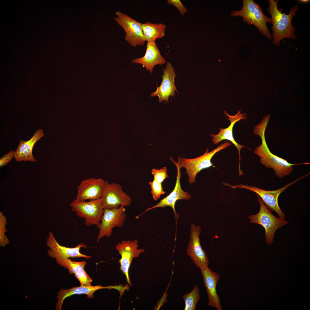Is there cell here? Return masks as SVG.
Listing matches in <instances>:
<instances>
[{
	"label": "cell",
	"instance_id": "obj_6",
	"mask_svg": "<svg viewBox=\"0 0 310 310\" xmlns=\"http://www.w3.org/2000/svg\"><path fill=\"white\" fill-rule=\"evenodd\" d=\"M46 243L49 248L47 254L55 259L57 263L60 266L66 268V263L69 258L84 257L88 259L92 256L82 253L81 248H86L87 245L84 243L79 244L75 247L70 248L60 245L57 241L52 232H50L47 237Z\"/></svg>",
	"mask_w": 310,
	"mask_h": 310
},
{
	"label": "cell",
	"instance_id": "obj_12",
	"mask_svg": "<svg viewBox=\"0 0 310 310\" xmlns=\"http://www.w3.org/2000/svg\"><path fill=\"white\" fill-rule=\"evenodd\" d=\"M138 241L137 239L133 240H124L119 242L115 246L116 250L121 256L119 261L120 269L126 277L127 281L131 286L130 280L129 270L131 262L134 258L138 257L141 253L145 252L143 249H138Z\"/></svg>",
	"mask_w": 310,
	"mask_h": 310
},
{
	"label": "cell",
	"instance_id": "obj_7",
	"mask_svg": "<svg viewBox=\"0 0 310 310\" xmlns=\"http://www.w3.org/2000/svg\"><path fill=\"white\" fill-rule=\"evenodd\" d=\"M70 205L78 217L85 219L86 226L96 225L100 222L104 210L101 197L88 202L75 199Z\"/></svg>",
	"mask_w": 310,
	"mask_h": 310
},
{
	"label": "cell",
	"instance_id": "obj_15",
	"mask_svg": "<svg viewBox=\"0 0 310 310\" xmlns=\"http://www.w3.org/2000/svg\"><path fill=\"white\" fill-rule=\"evenodd\" d=\"M105 181L101 178H90L83 180L77 188L75 199L86 201L96 199L101 197Z\"/></svg>",
	"mask_w": 310,
	"mask_h": 310
},
{
	"label": "cell",
	"instance_id": "obj_5",
	"mask_svg": "<svg viewBox=\"0 0 310 310\" xmlns=\"http://www.w3.org/2000/svg\"><path fill=\"white\" fill-rule=\"evenodd\" d=\"M260 205V209L258 213L251 215L248 217L250 222L256 223L262 226L265 230V237L267 244L271 245L274 242L275 232L279 228L288 224L287 220L280 217H276L273 214L271 210L264 204L259 197L257 195Z\"/></svg>",
	"mask_w": 310,
	"mask_h": 310
},
{
	"label": "cell",
	"instance_id": "obj_28",
	"mask_svg": "<svg viewBox=\"0 0 310 310\" xmlns=\"http://www.w3.org/2000/svg\"><path fill=\"white\" fill-rule=\"evenodd\" d=\"M75 276L80 281L81 286H91V283L92 281V280L84 270L75 273Z\"/></svg>",
	"mask_w": 310,
	"mask_h": 310
},
{
	"label": "cell",
	"instance_id": "obj_3",
	"mask_svg": "<svg viewBox=\"0 0 310 310\" xmlns=\"http://www.w3.org/2000/svg\"><path fill=\"white\" fill-rule=\"evenodd\" d=\"M232 144L229 142L226 141L218 146L212 151L208 152L207 148L205 152L202 155L193 158H187L178 157L177 161L170 157V160L180 168H185L189 177L188 181L190 184L195 182L197 174L202 170L214 166L211 162V160L217 152L231 146Z\"/></svg>",
	"mask_w": 310,
	"mask_h": 310
},
{
	"label": "cell",
	"instance_id": "obj_22",
	"mask_svg": "<svg viewBox=\"0 0 310 310\" xmlns=\"http://www.w3.org/2000/svg\"><path fill=\"white\" fill-rule=\"evenodd\" d=\"M142 25L143 33L147 42H156V39L165 36L166 26L164 24L147 22Z\"/></svg>",
	"mask_w": 310,
	"mask_h": 310
},
{
	"label": "cell",
	"instance_id": "obj_10",
	"mask_svg": "<svg viewBox=\"0 0 310 310\" xmlns=\"http://www.w3.org/2000/svg\"><path fill=\"white\" fill-rule=\"evenodd\" d=\"M125 211L123 206L117 208L104 209L100 221L96 225L99 230L97 242L104 237H110L114 228L123 226L127 217Z\"/></svg>",
	"mask_w": 310,
	"mask_h": 310
},
{
	"label": "cell",
	"instance_id": "obj_25",
	"mask_svg": "<svg viewBox=\"0 0 310 310\" xmlns=\"http://www.w3.org/2000/svg\"><path fill=\"white\" fill-rule=\"evenodd\" d=\"M149 183L150 185L151 192L154 200H157L158 198H160L162 195L165 193V192L163 190L162 187L161 183L154 179L152 181H149Z\"/></svg>",
	"mask_w": 310,
	"mask_h": 310
},
{
	"label": "cell",
	"instance_id": "obj_23",
	"mask_svg": "<svg viewBox=\"0 0 310 310\" xmlns=\"http://www.w3.org/2000/svg\"><path fill=\"white\" fill-rule=\"evenodd\" d=\"M185 304L184 310H195L197 303L201 298L199 290L197 285H195L193 290L188 294L183 296Z\"/></svg>",
	"mask_w": 310,
	"mask_h": 310
},
{
	"label": "cell",
	"instance_id": "obj_11",
	"mask_svg": "<svg viewBox=\"0 0 310 310\" xmlns=\"http://www.w3.org/2000/svg\"><path fill=\"white\" fill-rule=\"evenodd\" d=\"M101 198L104 209L117 208L121 206L131 205L132 199L122 189L119 183H110L105 181Z\"/></svg>",
	"mask_w": 310,
	"mask_h": 310
},
{
	"label": "cell",
	"instance_id": "obj_26",
	"mask_svg": "<svg viewBox=\"0 0 310 310\" xmlns=\"http://www.w3.org/2000/svg\"><path fill=\"white\" fill-rule=\"evenodd\" d=\"M86 264V261L76 262L68 259L66 263V268L68 270L69 273L72 274L84 270Z\"/></svg>",
	"mask_w": 310,
	"mask_h": 310
},
{
	"label": "cell",
	"instance_id": "obj_13",
	"mask_svg": "<svg viewBox=\"0 0 310 310\" xmlns=\"http://www.w3.org/2000/svg\"><path fill=\"white\" fill-rule=\"evenodd\" d=\"M201 227L192 223L190 226V234L186 251L187 254L192 260L195 266L200 269L208 266L209 259L205 250L200 244L199 236Z\"/></svg>",
	"mask_w": 310,
	"mask_h": 310
},
{
	"label": "cell",
	"instance_id": "obj_14",
	"mask_svg": "<svg viewBox=\"0 0 310 310\" xmlns=\"http://www.w3.org/2000/svg\"><path fill=\"white\" fill-rule=\"evenodd\" d=\"M162 81L160 86L157 87L155 92H152L150 96H158L159 102L163 101L168 102L170 96H174L175 92H177L175 83L176 76L175 69L170 63L168 62L166 67L163 69Z\"/></svg>",
	"mask_w": 310,
	"mask_h": 310
},
{
	"label": "cell",
	"instance_id": "obj_18",
	"mask_svg": "<svg viewBox=\"0 0 310 310\" xmlns=\"http://www.w3.org/2000/svg\"><path fill=\"white\" fill-rule=\"evenodd\" d=\"M241 110L238 111L237 113L234 115H230L228 114L225 111H224V113L228 118H226L229 120L230 124L228 127L225 128H219L220 131L217 134L212 133L210 134L212 137V141L213 143L217 144L221 141L224 140H227L231 142L237 148L239 155V171H241L240 161L241 160V149L245 146L238 144L234 140L233 135V128L234 124L237 121L241 119H246L247 117L245 114L241 113Z\"/></svg>",
	"mask_w": 310,
	"mask_h": 310
},
{
	"label": "cell",
	"instance_id": "obj_29",
	"mask_svg": "<svg viewBox=\"0 0 310 310\" xmlns=\"http://www.w3.org/2000/svg\"><path fill=\"white\" fill-rule=\"evenodd\" d=\"M168 3L175 7L178 10L181 14L183 16L188 11L187 9L182 4L180 0H168Z\"/></svg>",
	"mask_w": 310,
	"mask_h": 310
},
{
	"label": "cell",
	"instance_id": "obj_8",
	"mask_svg": "<svg viewBox=\"0 0 310 310\" xmlns=\"http://www.w3.org/2000/svg\"><path fill=\"white\" fill-rule=\"evenodd\" d=\"M115 20L124 31L125 40L131 46L144 45L146 41L142 28V23L120 11L116 12Z\"/></svg>",
	"mask_w": 310,
	"mask_h": 310
},
{
	"label": "cell",
	"instance_id": "obj_9",
	"mask_svg": "<svg viewBox=\"0 0 310 310\" xmlns=\"http://www.w3.org/2000/svg\"><path fill=\"white\" fill-rule=\"evenodd\" d=\"M309 175V173L287 184L281 188L274 190H265L259 188L255 186H250L246 185L238 184L234 186L226 183L223 184L226 186H229L233 189L244 188L255 192L260 197H259L264 204L271 211H275L277 213L280 217L284 219L285 218V214L282 211L278 204V196L280 193L284 191L289 187Z\"/></svg>",
	"mask_w": 310,
	"mask_h": 310
},
{
	"label": "cell",
	"instance_id": "obj_17",
	"mask_svg": "<svg viewBox=\"0 0 310 310\" xmlns=\"http://www.w3.org/2000/svg\"><path fill=\"white\" fill-rule=\"evenodd\" d=\"M200 270L208 295V305L216 308L217 310H222L220 299L216 289L217 284L220 279L219 275L218 273L212 271L208 266Z\"/></svg>",
	"mask_w": 310,
	"mask_h": 310
},
{
	"label": "cell",
	"instance_id": "obj_16",
	"mask_svg": "<svg viewBox=\"0 0 310 310\" xmlns=\"http://www.w3.org/2000/svg\"><path fill=\"white\" fill-rule=\"evenodd\" d=\"M177 168V176L175 187L173 191L168 196L162 199L155 206L146 209L141 214L135 217L136 219L138 218L145 212L152 209L157 208H164L167 206L170 207L173 209L176 219L179 217L178 214L175 211V206L176 201L178 200H189L191 198V195L188 192L184 191L182 189L180 184V178L181 174L180 172V168L176 166Z\"/></svg>",
	"mask_w": 310,
	"mask_h": 310
},
{
	"label": "cell",
	"instance_id": "obj_4",
	"mask_svg": "<svg viewBox=\"0 0 310 310\" xmlns=\"http://www.w3.org/2000/svg\"><path fill=\"white\" fill-rule=\"evenodd\" d=\"M243 3L241 9L240 11H233L231 15L243 17L244 22L249 25H254L264 36L271 39L272 35L266 24L268 23H272L271 18H268L265 15L259 4L253 0H243Z\"/></svg>",
	"mask_w": 310,
	"mask_h": 310
},
{
	"label": "cell",
	"instance_id": "obj_19",
	"mask_svg": "<svg viewBox=\"0 0 310 310\" xmlns=\"http://www.w3.org/2000/svg\"><path fill=\"white\" fill-rule=\"evenodd\" d=\"M132 62L142 65L151 73L155 65L164 64L166 63V61L161 55L156 42H147L144 55L140 58L133 59Z\"/></svg>",
	"mask_w": 310,
	"mask_h": 310
},
{
	"label": "cell",
	"instance_id": "obj_1",
	"mask_svg": "<svg viewBox=\"0 0 310 310\" xmlns=\"http://www.w3.org/2000/svg\"><path fill=\"white\" fill-rule=\"evenodd\" d=\"M269 121L266 117H263L258 124L254 127V133L261 139V144L255 149L254 153L260 158V162L266 168L273 169L276 176L280 178L289 175L293 170V166L309 164V162L292 164L273 154L267 144L265 132Z\"/></svg>",
	"mask_w": 310,
	"mask_h": 310
},
{
	"label": "cell",
	"instance_id": "obj_24",
	"mask_svg": "<svg viewBox=\"0 0 310 310\" xmlns=\"http://www.w3.org/2000/svg\"><path fill=\"white\" fill-rule=\"evenodd\" d=\"M6 217L1 212H0V246L5 247L10 241L5 234L7 231L6 225L7 224Z\"/></svg>",
	"mask_w": 310,
	"mask_h": 310
},
{
	"label": "cell",
	"instance_id": "obj_31",
	"mask_svg": "<svg viewBox=\"0 0 310 310\" xmlns=\"http://www.w3.org/2000/svg\"><path fill=\"white\" fill-rule=\"evenodd\" d=\"M300 2H303V3H307L309 2V1L308 0H300L299 1Z\"/></svg>",
	"mask_w": 310,
	"mask_h": 310
},
{
	"label": "cell",
	"instance_id": "obj_2",
	"mask_svg": "<svg viewBox=\"0 0 310 310\" xmlns=\"http://www.w3.org/2000/svg\"><path fill=\"white\" fill-rule=\"evenodd\" d=\"M278 1L268 0L269 6L267 9L271 16L272 24V43L277 46H280V41L285 38L292 40L297 38L295 34L296 29L292 24V20L296 15V12L299 8L298 5H296L290 8L288 14L282 13V9H278Z\"/></svg>",
	"mask_w": 310,
	"mask_h": 310
},
{
	"label": "cell",
	"instance_id": "obj_20",
	"mask_svg": "<svg viewBox=\"0 0 310 310\" xmlns=\"http://www.w3.org/2000/svg\"><path fill=\"white\" fill-rule=\"evenodd\" d=\"M44 135L43 130L38 129L28 140H20L17 148L14 152V158L18 162L36 161V160L32 153L33 148L35 144L42 138Z\"/></svg>",
	"mask_w": 310,
	"mask_h": 310
},
{
	"label": "cell",
	"instance_id": "obj_30",
	"mask_svg": "<svg viewBox=\"0 0 310 310\" xmlns=\"http://www.w3.org/2000/svg\"><path fill=\"white\" fill-rule=\"evenodd\" d=\"M14 152L11 150L8 153L2 156L0 159V167H2L7 164L14 157Z\"/></svg>",
	"mask_w": 310,
	"mask_h": 310
},
{
	"label": "cell",
	"instance_id": "obj_21",
	"mask_svg": "<svg viewBox=\"0 0 310 310\" xmlns=\"http://www.w3.org/2000/svg\"><path fill=\"white\" fill-rule=\"evenodd\" d=\"M108 286H102L100 285L95 286H83L74 287L66 289H61L57 293V301L56 304L55 309L61 310L63 301L66 298L75 294H86L89 298L93 297L94 293L96 290L100 289H108Z\"/></svg>",
	"mask_w": 310,
	"mask_h": 310
},
{
	"label": "cell",
	"instance_id": "obj_27",
	"mask_svg": "<svg viewBox=\"0 0 310 310\" xmlns=\"http://www.w3.org/2000/svg\"><path fill=\"white\" fill-rule=\"evenodd\" d=\"M151 173L154 176V179L161 183L169 177L166 168L165 167L159 169L154 168L152 170Z\"/></svg>",
	"mask_w": 310,
	"mask_h": 310
}]
</instances>
